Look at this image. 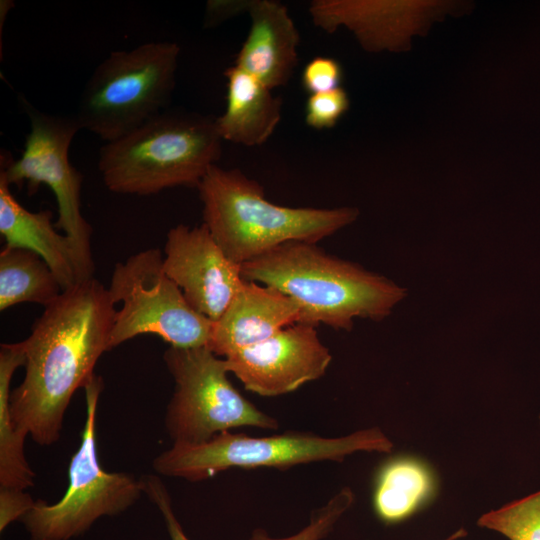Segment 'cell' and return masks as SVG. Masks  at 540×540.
<instances>
[{
    "label": "cell",
    "mask_w": 540,
    "mask_h": 540,
    "mask_svg": "<svg viewBox=\"0 0 540 540\" xmlns=\"http://www.w3.org/2000/svg\"><path fill=\"white\" fill-rule=\"evenodd\" d=\"M467 535V531L464 528L459 529L452 535H450L446 540H458L460 538H463Z\"/></svg>",
    "instance_id": "cell-28"
},
{
    "label": "cell",
    "mask_w": 540,
    "mask_h": 540,
    "mask_svg": "<svg viewBox=\"0 0 540 540\" xmlns=\"http://www.w3.org/2000/svg\"><path fill=\"white\" fill-rule=\"evenodd\" d=\"M62 292L55 274L37 253L10 246L0 252V311L27 302L45 308Z\"/></svg>",
    "instance_id": "cell-19"
},
{
    "label": "cell",
    "mask_w": 540,
    "mask_h": 540,
    "mask_svg": "<svg viewBox=\"0 0 540 540\" xmlns=\"http://www.w3.org/2000/svg\"><path fill=\"white\" fill-rule=\"evenodd\" d=\"M179 55L180 46L170 41L111 52L81 92L74 114L80 129L110 142L166 110Z\"/></svg>",
    "instance_id": "cell-5"
},
{
    "label": "cell",
    "mask_w": 540,
    "mask_h": 540,
    "mask_svg": "<svg viewBox=\"0 0 540 540\" xmlns=\"http://www.w3.org/2000/svg\"><path fill=\"white\" fill-rule=\"evenodd\" d=\"M216 118L166 109L128 134L106 142L98 169L107 189L152 195L173 187L197 188L221 157Z\"/></svg>",
    "instance_id": "cell-4"
},
{
    "label": "cell",
    "mask_w": 540,
    "mask_h": 540,
    "mask_svg": "<svg viewBox=\"0 0 540 540\" xmlns=\"http://www.w3.org/2000/svg\"><path fill=\"white\" fill-rule=\"evenodd\" d=\"M21 106L30 121L22 156L4 159L0 176L21 189L25 184L33 194L41 184L53 192L58 207L55 226L73 243L85 280L93 278L92 228L81 213L82 174L71 164L69 149L80 127L74 117L49 114L32 106L25 98Z\"/></svg>",
    "instance_id": "cell-10"
},
{
    "label": "cell",
    "mask_w": 540,
    "mask_h": 540,
    "mask_svg": "<svg viewBox=\"0 0 540 540\" xmlns=\"http://www.w3.org/2000/svg\"><path fill=\"white\" fill-rule=\"evenodd\" d=\"M22 341L0 346V487L25 490L34 485L35 473L24 455L26 436L9 421L11 381L16 369L25 365Z\"/></svg>",
    "instance_id": "cell-20"
},
{
    "label": "cell",
    "mask_w": 540,
    "mask_h": 540,
    "mask_svg": "<svg viewBox=\"0 0 540 540\" xmlns=\"http://www.w3.org/2000/svg\"><path fill=\"white\" fill-rule=\"evenodd\" d=\"M539 420H540V415H539Z\"/></svg>",
    "instance_id": "cell-29"
},
{
    "label": "cell",
    "mask_w": 540,
    "mask_h": 540,
    "mask_svg": "<svg viewBox=\"0 0 540 540\" xmlns=\"http://www.w3.org/2000/svg\"><path fill=\"white\" fill-rule=\"evenodd\" d=\"M140 479L143 493L162 514L170 540H190L175 516L170 494L163 481L152 474L144 475Z\"/></svg>",
    "instance_id": "cell-25"
},
{
    "label": "cell",
    "mask_w": 540,
    "mask_h": 540,
    "mask_svg": "<svg viewBox=\"0 0 540 540\" xmlns=\"http://www.w3.org/2000/svg\"><path fill=\"white\" fill-rule=\"evenodd\" d=\"M175 382L165 415L173 444H199L231 429L276 430L278 421L259 410L230 382L227 362L207 346H170L163 355Z\"/></svg>",
    "instance_id": "cell-8"
},
{
    "label": "cell",
    "mask_w": 540,
    "mask_h": 540,
    "mask_svg": "<svg viewBox=\"0 0 540 540\" xmlns=\"http://www.w3.org/2000/svg\"><path fill=\"white\" fill-rule=\"evenodd\" d=\"M226 107L216 117L222 140L245 146L265 143L281 119L282 101L260 80L236 65L228 67Z\"/></svg>",
    "instance_id": "cell-16"
},
{
    "label": "cell",
    "mask_w": 540,
    "mask_h": 540,
    "mask_svg": "<svg viewBox=\"0 0 540 540\" xmlns=\"http://www.w3.org/2000/svg\"><path fill=\"white\" fill-rule=\"evenodd\" d=\"M114 305L108 289L93 277L45 307L22 341L25 375L10 395L9 419L19 434L42 446L60 439L73 394L109 351Z\"/></svg>",
    "instance_id": "cell-1"
},
{
    "label": "cell",
    "mask_w": 540,
    "mask_h": 540,
    "mask_svg": "<svg viewBox=\"0 0 540 540\" xmlns=\"http://www.w3.org/2000/svg\"><path fill=\"white\" fill-rule=\"evenodd\" d=\"M163 267L188 303L213 322L223 314L245 279L208 228L179 224L167 233Z\"/></svg>",
    "instance_id": "cell-12"
},
{
    "label": "cell",
    "mask_w": 540,
    "mask_h": 540,
    "mask_svg": "<svg viewBox=\"0 0 540 540\" xmlns=\"http://www.w3.org/2000/svg\"><path fill=\"white\" fill-rule=\"evenodd\" d=\"M243 279L271 286L301 309V323L350 331L357 318L388 317L407 292L357 263L328 254L316 243L287 242L241 265Z\"/></svg>",
    "instance_id": "cell-2"
},
{
    "label": "cell",
    "mask_w": 540,
    "mask_h": 540,
    "mask_svg": "<svg viewBox=\"0 0 540 540\" xmlns=\"http://www.w3.org/2000/svg\"><path fill=\"white\" fill-rule=\"evenodd\" d=\"M84 390L86 419L80 446L70 461L67 490L52 505L37 500L21 519L30 540H70L87 531L100 517L124 512L144 494L141 479L101 467L96 449V411L102 378L94 374Z\"/></svg>",
    "instance_id": "cell-7"
},
{
    "label": "cell",
    "mask_w": 540,
    "mask_h": 540,
    "mask_svg": "<svg viewBox=\"0 0 540 540\" xmlns=\"http://www.w3.org/2000/svg\"><path fill=\"white\" fill-rule=\"evenodd\" d=\"M342 77V67L337 60L318 56L305 65L301 82L304 90L311 95L339 88Z\"/></svg>",
    "instance_id": "cell-24"
},
{
    "label": "cell",
    "mask_w": 540,
    "mask_h": 540,
    "mask_svg": "<svg viewBox=\"0 0 540 540\" xmlns=\"http://www.w3.org/2000/svg\"><path fill=\"white\" fill-rule=\"evenodd\" d=\"M248 35L235 64L271 90L290 80L297 64L298 29L287 7L274 0H251Z\"/></svg>",
    "instance_id": "cell-14"
},
{
    "label": "cell",
    "mask_w": 540,
    "mask_h": 540,
    "mask_svg": "<svg viewBox=\"0 0 540 540\" xmlns=\"http://www.w3.org/2000/svg\"><path fill=\"white\" fill-rule=\"evenodd\" d=\"M35 502L24 490L0 487V532L12 522L21 520Z\"/></svg>",
    "instance_id": "cell-26"
},
{
    "label": "cell",
    "mask_w": 540,
    "mask_h": 540,
    "mask_svg": "<svg viewBox=\"0 0 540 540\" xmlns=\"http://www.w3.org/2000/svg\"><path fill=\"white\" fill-rule=\"evenodd\" d=\"M309 15L316 27L328 33L347 27L371 51L398 48L407 30L406 6L398 2L314 0Z\"/></svg>",
    "instance_id": "cell-17"
},
{
    "label": "cell",
    "mask_w": 540,
    "mask_h": 540,
    "mask_svg": "<svg viewBox=\"0 0 540 540\" xmlns=\"http://www.w3.org/2000/svg\"><path fill=\"white\" fill-rule=\"evenodd\" d=\"M224 359L246 390L274 397L321 378L332 355L316 326L298 322Z\"/></svg>",
    "instance_id": "cell-11"
},
{
    "label": "cell",
    "mask_w": 540,
    "mask_h": 540,
    "mask_svg": "<svg viewBox=\"0 0 540 540\" xmlns=\"http://www.w3.org/2000/svg\"><path fill=\"white\" fill-rule=\"evenodd\" d=\"M355 496L349 487L339 490L330 500L313 513L310 522L299 532L275 538L264 529L253 530L250 540H322L333 529L342 515L353 505Z\"/></svg>",
    "instance_id": "cell-22"
},
{
    "label": "cell",
    "mask_w": 540,
    "mask_h": 540,
    "mask_svg": "<svg viewBox=\"0 0 540 540\" xmlns=\"http://www.w3.org/2000/svg\"><path fill=\"white\" fill-rule=\"evenodd\" d=\"M477 525L508 540H540V489L482 514Z\"/></svg>",
    "instance_id": "cell-21"
},
{
    "label": "cell",
    "mask_w": 540,
    "mask_h": 540,
    "mask_svg": "<svg viewBox=\"0 0 540 540\" xmlns=\"http://www.w3.org/2000/svg\"><path fill=\"white\" fill-rule=\"evenodd\" d=\"M248 6L249 1H209L207 3L206 21L212 25L239 12H247Z\"/></svg>",
    "instance_id": "cell-27"
},
{
    "label": "cell",
    "mask_w": 540,
    "mask_h": 540,
    "mask_svg": "<svg viewBox=\"0 0 540 540\" xmlns=\"http://www.w3.org/2000/svg\"><path fill=\"white\" fill-rule=\"evenodd\" d=\"M392 449V441L378 427L335 438L295 431L264 437L224 431L203 443L173 444L154 458L152 466L158 474L198 482L234 467L286 470L316 461L342 462L355 452Z\"/></svg>",
    "instance_id": "cell-6"
},
{
    "label": "cell",
    "mask_w": 540,
    "mask_h": 540,
    "mask_svg": "<svg viewBox=\"0 0 540 540\" xmlns=\"http://www.w3.org/2000/svg\"><path fill=\"white\" fill-rule=\"evenodd\" d=\"M300 306L278 289L245 280L214 322L208 348L225 358L300 321Z\"/></svg>",
    "instance_id": "cell-13"
},
{
    "label": "cell",
    "mask_w": 540,
    "mask_h": 540,
    "mask_svg": "<svg viewBox=\"0 0 540 540\" xmlns=\"http://www.w3.org/2000/svg\"><path fill=\"white\" fill-rule=\"evenodd\" d=\"M115 312L109 350L138 335L154 334L173 347L208 346L214 322L197 312L164 271L163 254L151 248L118 262L107 288Z\"/></svg>",
    "instance_id": "cell-9"
},
{
    "label": "cell",
    "mask_w": 540,
    "mask_h": 540,
    "mask_svg": "<svg viewBox=\"0 0 540 540\" xmlns=\"http://www.w3.org/2000/svg\"><path fill=\"white\" fill-rule=\"evenodd\" d=\"M438 492V479L431 465L414 455L386 460L374 481L372 505L386 525L402 523L429 505Z\"/></svg>",
    "instance_id": "cell-18"
},
{
    "label": "cell",
    "mask_w": 540,
    "mask_h": 540,
    "mask_svg": "<svg viewBox=\"0 0 540 540\" xmlns=\"http://www.w3.org/2000/svg\"><path fill=\"white\" fill-rule=\"evenodd\" d=\"M0 176V233L5 246L37 253L49 265L63 291L85 281L72 241L52 223V212H31L13 196Z\"/></svg>",
    "instance_id": "cell-15"
},
{
    "label": "cell",
    "mask_w": 540,
    "mask_h": 540,
    "mask_svg": "<svg viewBox=\"0 0 540 540\" xmlns=\"http://www.w3.org/2000/svg\"><path fill=\"white\" fill-rule=\"evenodd\" d=\"M350 100L342 88L311 94L305 105V122L314 129H329L348 111Z\"/></svg>",
    "instance_id": "cell-23"
},
{
    "label": "cell",
    "mask_w": 540,
    "mask_h": 540,
    "mask_svg": "<svg viewBox=\"0 0 540 540\" xmlns=\"http://www.w3.org/2000/svg\"><path fill=\"white\" fill-rule=\"evenodd\" d=\"M203 224L238 265L287 242L317 243L353 223L354 207H288L268 201L263 187L238 169L213 165L197 187Z\"/></svg>",
    "instance_id": "cell-3"
}]
</instances>
